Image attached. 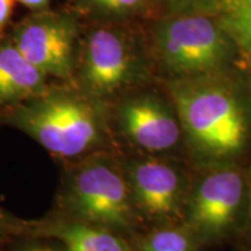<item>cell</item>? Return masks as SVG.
<instances>
[{"mask_svg":"<svg viewBox=\"0 0 251 251\" xmlns=\"http://www.w3.org/2000/svg\"><path fill=\"white\" fill-rule=\"evenodd\" d=\"M51 212L111 229L133 241L144 231L131 201L120 151L96 152L64 164Z\"/></svg>","mask_w":251,"mask_h":251,"instance_id":"cell-3","label":"cell"},{"mask_svg":"<svg viewBox=\"0 0 251 251\" xmlns=\"http://www.w3.org/2000/svg\"><path fill=\"white\" fill-rule=\"evenodd\" d=\"M141 89V87H140ZM140 89L106 103L109 127L120 151L176 156L185 149L181 122L171 99Z\"/></svg>","mask_w":251,"mask_h":251,"instance_id":"cell-6","label":"cell"},{"mask_svg":"<svg viewBox=\"0 0 251 251\" xmlns=\"http://www.w3.org/2000/svg\"><path fill=\"white\" fill-rule=\"evenodd\" d=\"M149 77L148 56L139 43L124 30L101 27L79 46L71 80L90 97L107 103L142 87Z\"/></svg>","mask_w":251,"mask_h":251,"instance_id":"cell-4","label":"cell"},{"mask_svg":"<svg viewBox=\"0 0 251 251\" xmlns=\"http://www.w3.org/2000/svg\"><path fill=\"white\" fill-rule=\"evenodd\" d=\"M0 125L23 131L50 155L71 163L100 151H120L106 103L71 84L48 86L0 118Z\"/></svg>","mask_w":251,"mask_h":251,"instance_id":"cell-1","label":"cell"},{"mask_svg":"<svg viewBox=\"0 0 251 251\" xmlns=\"http://www.w3.org/2000/svg\"><path fill=\"white\" fill-rule=\"evenodd\" d=\"M18 1L29 8H41L47 5L48 0H18Z\"/></svg>","mask_w":251,"mask_h":251,"instance_id":"cell-18","label":"cell"},{"mask_svg":"<svg viewBox=\"0 0 251 251\" xmlns=\"http://www.w3.org/2000/svg\"><path fill=\"white\" fill-rule=\"evenodd\" d=\"M77 37V27L71 19L45 14L19 24L9 40L49 78L70 81L79 50Z\"/></svg>","mask_w":251,"mask_h":251,"instance_id":"cell-9","label":"cell"},{"mask_svg":"<svg viewBox=\"0 0 251 251\" xmlns=\"http://www.w3.org/2000/svg\"><path fill=\"white\" fill-rule=\"evenodd\" d=\"M183 224L201 244L226 236L236 222L246 198V179L231 162L197 168Z\"/></svg>","mask_w":251,"mask_h":251,"instance_id":"cell-8","label":"cell"},{"mask_svg":"<svg viewBox=\"0 0 251 251\" xmlns=\"http://www.w3.org/2000/svg\"><path fill=\"white\" fill-rule=\"evenodd\" d=\"M249 214H250V222H251V171L249 178Z\"/></svg>","mask_w":251,"mask_h":251,"instance_id":"cell-19","label":"cell"},{"mask_svg":"<svg viewBox=\"0 0 251 251\" xmlns=\"http://www.w3.org/2000/svg\"><path fill=\"white\" fill-rule=\"evenodd\" d=\"M175 1H188V0H175Z\"/></svg>","mask_w":251,"mask_h":251,"instance_id":"cell-20","label":"cell"},{"mask_svg":"<svg viewBox=\"0 0 251 251\" xmlns=\"http://www.w3.org/2000/svg\"><path fill=\"white\" fill-rule=\"evenodd\" d=\"M49 77L19 51L9 37H0V118L45 92Z\"/></svg>","mask_w":251,"mask_h":251,"instance_id":"cell-11","label":"cell"},{"mask_svg":"<svg viewBox=\"0 0 251 251\" xmlns=\"http://www.w3.org/2000/svg\"><path fill=\"white\" fill-rule=\"evenodd\" d=\"M63 247V246H62ZM11 251H68L64 247L61 248L58 246H52V243H43V242H25Z\"/></svg>","mask_w":251,"mask_h":251,"instance_id":"cell-16","label":"cell"},{"mask_svg":"<svg viewBox=\"0 0 251 251\" xmlns=\"http://www.w3.org/2000/svg\"><path fill=\"white\" fill-rule=\"evenodd\" d=\"M221 27L238 46L251 52V0H222Z\"/></svg>","mask_w":251,"mask_h":251,"instance_id":"cell-13","label":"cell"},{"mask_svg":"<svg viewBox=\"0 0 251 251\" xmlns=\"http://www.w3.org/2000/svg\"><path fill=\"white\" fill-rule=\"evenodd\" d=\"M131 201L143 230L183 224L193 175L176 156L120 151Z\"/></svg>","mask_w":251,"mask_h":251,"instance_id":"cell-5","label":"cell"},{"mask_svg":"<svg viewBox=\"0 0 251 251\" xmlns=\"http://www.w3.org/2000/svg\"><path fill=\"white\" fill-rule=\"evenodd\" d=\"M31 221L18 218L0 206V250L19 238H28Z\"/></svg>","mask_w":251,"mask_h":251,"instance_id":"cell-14","label":"cell"},{"mask_svg":"<svg viewBox=\"0 0 251 251\" xmlns=\"http://www.w3.org/2000/svg\"><path fill=\"white\" fill-rule=\"evenodd\" d=\"M150 56L169 80L215 75L228 59L227 34L202 15L164 21L153 31Z\"/></svg>","mask_w":251,"mask_h":251,"instance_id":"cell-7","label":"cell"},{"mask_svg":"<svg viewBox=\"0 0 251 251\" xmlns=\"http://www.w3.org/2000/svg\"><path fill=\"white\" fill-rule=\"evenodd\" d=\"M28 238H51L68 251H136L135 241L125 235L52 212L31 221Z\"/></svg>","mask_w":251,"mask_h":251,"instance_id":"cell-10","label":"cell"},{"mask_svg":"<svg viewBox=\"0 0 251 251\" xmlns=\"http://www.w3.org/2000/svg\"><path fill=\"white\" fill-rule=\"evenodd\" d=\"M184 131L185 150L197 168L230 162L246 149L250 119L242 100L214 75L166 84Z\"/></svg>","mask_w":251,"mask_h":251,"instance_id":"cell-2","label":"cell"},{"mask_svg":"<svg viewBox=\"0 0 251 251\" xmlns=\"http://www.w3.org/2000/svg\"><path fill=\"white\" fill-rule=\"evenodd\" d=\"M91 5L107 13H127L136 8L143 0H87Z\"/></svg>","mask_w":251,"mask_h":251,"instance_id":"cell-15","label":"cell"},{"mask_svg":"<svg viewBox=\"0 0 251 251\" xmlns=\"http://www.w3.org/2000/svg\"><path fill=\"white\" fill-rule=\"evenodd\" d=\"M136 251H199L200 241L184 224L157 226L135 241Z\"/></svg>","mask_w":251,"mask_h":251,"instance_id":"cell-12","label":"cell"},{"mask_svg":"<svg viewBox=\"0 0 251 251\" xmlns=\"http://www.w3.org/2000/svg\"><path fill=\"white\" fill-rule=\"evenodd\" d=\"M13 2L14 0H0V37H2V31L11 17Z\"/></svg>","mask_w":251,"mask_h":251,"instance_id":"cell-17","label":"cell"}]
</instances>
